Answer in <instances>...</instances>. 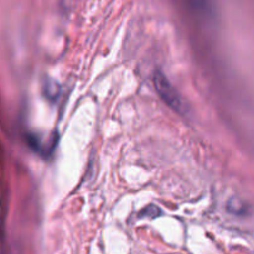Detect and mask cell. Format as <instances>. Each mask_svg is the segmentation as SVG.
<instances>
[{"label": "cell", "instance_id": "obj_1", "mask_svg": "<svg viewBox=\"0 0 254 254\" xmlns=\"http://www.w3.org/2000/svg\"><path fill=\"white\" fill-rule=\"evenodd\" d=\"M154 86H155L156 92H158L159 96L161 97V99H163L171 109H174V111L176 112H181V109H183V103H181L180 97H179L176 89L171 86L170 82L168 81V78H166L161 72L158 71L154 74Z\"/></svg>", "mask_w": 254, "mask_h": 254}, {"label": "cell", "instance_id": "obj_2", "mask_svg": "<svg viewBox=\"0 0 254 254\" xmlns=\"http://www.w3.org/2000/svg\"><path fill=\"white\" fill-rule=\"evenodd\" d=\"M60 93V86L56 83V82L49 81L44 84V94L49 99H56L57 96Z\"/></svg>", "mask_w": 254, "mask_h": 254}, {"label": "cell", "instance_id": "obj_3", "mask_svg": "<svg viewBox=\"0 0 254 254\" xmlns=\"http://www.w3.org/2000/svg\"><path fill=\"white\" fill-rule=\"evenodd\" d=\"M159 215H160V210H159V208L156 207V206L151 205V206H149V207L144 208V210L141 211L140 217H141V218H143V217L156 218Z\"/></svg>", "mask_w": 254, "mask_h": 254}]
</instances>
